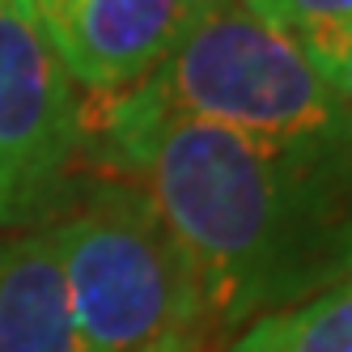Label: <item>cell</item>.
I'll list each match as a JSON object with an SVG mask.
<instances>
[{"label":"cell","mask_w":352,"mask_h":352,"mask_svg":"<svg viewBox=\"0 0 352 352\" xmlns=\"http://www.w3.org/2000/svg\"><path fill=\"white\" fill-rule=\"evenodd\" d=\"M107 144L191 259L208 327L255 322L352 272V132L263 140L107 98Z\"/></svg>","instance_id":"6da1fadb"},{"label":"cell","mask_w":352,"mask_h":352,"mask_svg":"<svg viewBox=\"0 0 352 352\" xmlns=\"http://www.w3.org/2000/svg\"><path fill=\"white\" fill-rule=\"evenodd\" d=\"M56 242L85 352H144L208 331L191 259L140 187H102L56 230Z\"/></svg>","instance_id":"3957f363"},{"label":"cell","mask_w":352,"mask_h":352,"mask_svg":"<svg viewBox=\"0 0 352 352\" xmlns=\"http://www.w3.org/2000/svg\"><path fill=\"white\" fill-rule=\"evenodd\" d=\"M0 352H85L56 230L26 234L0 250Z\"/></svg>","instance_id":"8992f818"},{"label":"cell","mask_w":352,"mask_h":352,"mask_svg":"<svg viewBox=\"0 0 352 352\" xmlns=\"http://www.w3.org/2000/svg\"><path fill=\"white\" fill-rule=\"evenodd\" d=\"M85 119L38 0H0V225L34 221L77 157Z\"/></svg>","instance_id":"277c9868"},{"label":"cell","mask_w":352,"mask_h":352,"mask_svg":"<svg viewBox=\"0 0 352 352\" xmlns=\"http://www.w3.org/2000/svg\"><path fill=\"white\" fill-rule=\"evenodd\" d=\"M246 5L297 38L352 21V0H246Z\"/></svg>","instance_id":"ba28073f"},{"label":"cell","mask_w":352,"mask_h":352,"mask_svg":"<svg viewBox=\"0 0 352 352\" xmlns=\"http://www.w3.org/2000/svg\"><path fill=\"white\" fill-rule=\"evenodd\" d=\"M301 47L310 52L314 68L322 72V81L331 85V94L352 115V21L348 26H327L314 34H301Z\"/></svg>","instance_id":"9c48e42d"},{"label":"cell","mask_w":352,"mask_h":352,"mask_svg":"<svg viewBox=\"0 0 352 352\" xmlns=\"http://www.w3.org/2000/svg\"><path fill=\"white\" fill-rule=\"evenodd\" d=\"M225 352H352V272L297 306L246 322Z\"/></svg>","instance_id":"52a82bcc"},{"label":"cell","mask_w":352,"mask_h":352,"mask_svg":"<svg viewBox=\"0 0 352 352\" xmlns=\"http://www.w3.org/2000/svg\"><path fill=\"white\" fill-rule=\"evenodd\" d=\"M212 0H38L72 85L123 98L153 81Z\"/></svg>","instance_id":"5b68a950"},{"label":"cell","mask_w":352,"mask_h":352,"mask_svg":"<svg viewBox=\"0 0 352 352\" xmlns=\"http://www.w3.org/2000/svg\"><path fill=\"white\" fill-rule=\"evenodd\" d=\"M144 352H204V331H187V336H170L153 348H144Z\"/></svg>","instance_id":"30bf717a"},{"label":"cell","mask_w":352,"mask_h":352,"mask_svg":"<svg viewBox=\"0 0 352 352\" xmlns=\"http://www.w3.org/2000/svg\"><path fill=\"white\" fill-rule=\"evenodd\" d=\"M140 94L166 115L263 140L348 136L352 115L297 34L246 0H212Z\"/></svg>","instance_id":"7a4b0ae2"}]
</instances>
